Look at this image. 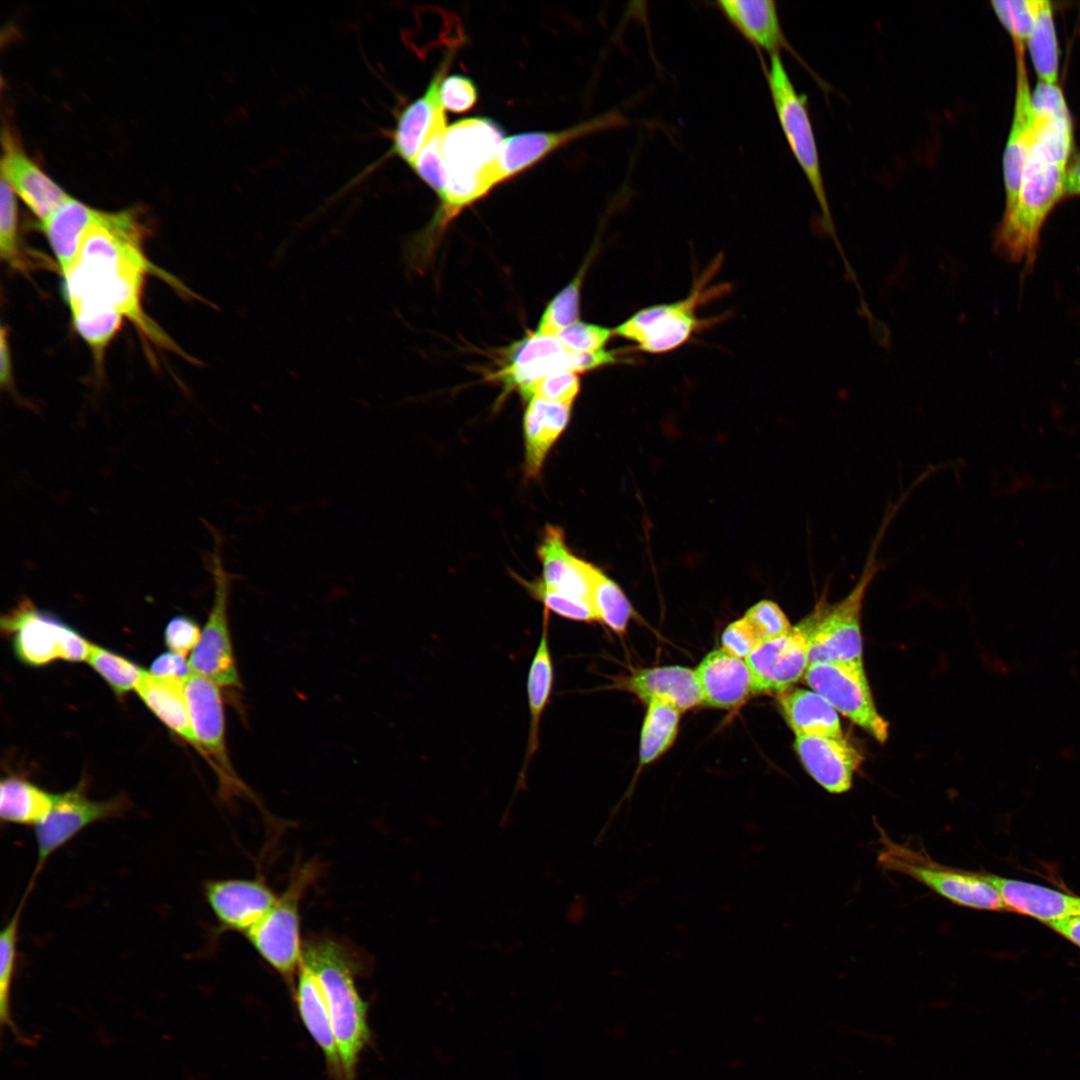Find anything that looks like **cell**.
Here are the masks:
<instances>
[{
    "label": "cell",
    "instance_id": "14",
    "mask_svg": "<svg viewBox=\"0 0 1080 1080\" xmlns=\"http://www.w3.org/2000/svg\"><path fill=\"white\" fill-rule=\"evenodd\" d=\"M127 799L118 796L108 800L89 798L81 786L56 794L49 813L34 826L37 861L36 876L48 858L88 826L121 815L127 809Z\"/></svg>",
    "mask_w": 1080,
    "mask_h": 1080
},
{
    "label": "cell",
    "instance_id": "3",
    "mask_svg": "<svg viewBox=\"0 0 1080 1080\" xmlns=\"http://www.w3.org/2000/svg\"><path fill=\"white\" fill-rule=\"evenodd\" d=\"M504 139L501 127L487 118H467L447 126L443 138L447 184L429 231L445 227L500 184L498 158Z\"/></svg>",
    "mask_w": 1080,
    "mask_h": 1080
},
{
    "label": "cell",
    "instance_id": "24",
    "mask_svg": "<svg viewBox=\"0 0 1080 1080\" xmlns=\"http://www.w3.org/2000/svg\"><path fill=\"white\" fill-rule=\"evenodd\" d=\"M695 674L702 703L710 707L735 708L754 693L752 676L746 661L722 649L707 654Z\"/></svg>",
    "mask_w": 1080,
    "mask_h": 1080
},
{
    "label": "cell",
    "instance_id": "8",
    "mask_svg": "<svg viewBox=\"0 0 1080 1080\" xmlns=\"http://www.w3.org/2000/svg\"><path fill=\"white\" fill-rule=\"evenodd\" d=\"M617 350L577 353L568 350L555 335L529 333L507 351L506 364L491 377L501 381L506 391L519 393L548 375L570 371L583 373L625 362Z\"/></svg>",
    "mask_w": 1080,
    "mask_h": 1080
},
{
    "label": "cell",
    "instance_id": "42",
    "mask_svg": "<svg viewBox=\"0 0 1080 1080\" xmlns=\"http://www.w3.org/2000/svg\"><path fill=\"white\" fill-rule=\"evenodd\" d=\"M446 128V117H444L437 123L410 165V168L437 194L440 200L444 196L447 184L443 157V138Z\"/></svg>",
    "mask_w": 1080,
    "mask_h": 1080
},
{
    "label": "cell",
    "instance_id": "26",
    "mask_svg": "<svg viewBox=\"0 0 1080 1080\" xmlns=\"http://www.w3.org/2000/svg\"><path fill=\"white\" fill-rule=\"evenodd\" d=\"M297 975L296 1003L299 1014L321 1048L330 1074L336 1080H343L331 1013L322 984L303 959Z\"/></svg>",
    "mask_w": 1080,
    "mask_h": 1080
},
{
    "label": "cell",
    "instance_id": "31",
    "mask_svg": "<svg viewBox=\"0 0 1080 1080\" xmlns=\"http://www.w3.org/2000/svg\"><path fill=\"white\" fill-rule=\"evenodd\" d=\"M135 691L168 728L200 751L191 724L183 681L145 671Z\"/></svg>",
    "mask_w": 1080,
    "mask_h": 1080
},
{
    "label": "cell",
    "instance_id": "39",
    "mask_svg": "<svg viewBox=\"0 0 1080 1080\" xmlns=\"http://www.w3.org/2000/svg\"><path fill=\"white\" fill-rule=\"evenodd\" d=\"M21 903L0 933V1019L12 1032L19 1034L12 1019L10 994L17 962V946Z\"/></svg>",
    "mask_w": 1080,
    "mask_h": 1080
},
{
    "label": "cell",
    "instance_id": "2",
    "mask_svg": "<svg viewBox=\"0 0 1080 1080\" xmlns=\"http://www.w3.org/2000/svg\"><path fill=\"white\" fill-rule=\"evenodd\" d=\"M1069 163L1068 159L1033 138L1016 202L1003 214L995 235V248L1011 262L1033 266L1042 227L1054 207L1065 197Z\"/></svg>",
    "mask_w": 1080,
    "mask_h": 1080
},
{
    "label": "cell",
    "instance_id": "40",
    "mask_svg": "<svg viewBox=\"0 0 1080 1080\" xmlns=\"http://www.w3.org/2000/svg\"><path fill=\"white\" fill-rule=\"evenodd\" d=\"M86 661L120 696L135 690L145 673L134 662L93 643Z\"/></svg>",
    "mask_w": 1080,
    "mask_h": 1080
},
{
    "label": "cell",
    "instance_id": "7",
    "mask_svg": "<svg viewBox=\"0 0 1080 1080\" xmlns=\"http://www.w3.org/2000/svg\"><path fill=\"white\" fill-rule=\"evenodd\" d=\"M765 74L788 145L816 197L826 230L835 237L807 97L795 88L780 54L770 55Z\"/></svg>",
    "mask_w": 1080,
    "mask_h": 1080
},
{
    "label": "cell",
    "instance_id": "15",
    "mask_svg": "<svg viewBox=\"0 0 1080 1080\" xmlns=\"http://www.w3.org/2000/svg\"><path fill=\"white\" fill-rule=\"evenodd\" d=\"M191 724L201 754L215 769L223 789L240 791L244 785L231 764L225 740V716L220 686L192 672L184 682Z\"/></svg>",
    "mask_w": 1080,
    "mask_h": 1080
},
{
    "label": "cell",
    "instance_id": "43",
    "mask_svg": "<svg viewBox=\"0 0 1080 1080\" xmlns=\"http://www.w3.org/2000/svg\"><path fill=\"white\" fill-rule=\"evenodd\" d=\"M518 580L534 599L543 604L546 612L550 611L572 621H596L594 610L588 601L548 588L541 579L526 581L518 578Z\"/></svg>",
    "mask_w": 1080,
    "mask_h": 1080
},
{
    "label": "cell",
    "instance_id": "25",
    "mask_svg": "<svg viewBox=\"0 0 1080 1080\" xmlns=\"http://www.w3.org/2000/svg\"><path fill=\"white\" fill-rule=\"evenodd\" d=\"M982 876L997 890L1008 911L1031 916L1045 923L1080 915V897L994 874L982 872Z\"/></svg>",
    "mask_w": 1080,
    "mask_h": 1080
},
{
    "label": "cell",
    "instance_id": "46",
    "mask_svg": "<svg viewBox=\"0 0 1080 1080\" xmlns=\"http://www.w3.org/2000/svg\"><path fill=\"white\" fill-rule=\"evenodd\" d=\"M580 386L577 373L564 371L538 379L520 394L526 400L536 397L572 406L579 394Z\"/></svg>",
    "mask_w": 1080,
    "mask_h": 1080
},
{
    "label": "cell",
    "instance_id": "28",
    "mask_svg": "<svg viewBox=\"0 0 1080 1080\" xmlns=\"http://www.w3.org/2000/svg\"><path fill=\"white\" fill-rule=\"evenodd\" d=\"M721 13L754 46L770 53H794L783 32L773 0H718Z\"/></svg>",
    "mask_w": 1080,
    "mask_h": 1080
},
{
    "label": "cell",
    "instance_id": "49",
    "mask_svg": "<svg viewBox=\"0 0 1080 1080\" xmlns=\"http://www.w3.org/2000/svg\"><path fill=\"white\" fill-rule=\"evenodd\" d=\"M440 98L444 109L450 112L462 113L470 110L475 105L478 93L470 78L455 74L444 78L442 81Z\"/></svg>",
    "mask_w": 1080,
    "mask_h": 1080
},
{
    "label": "cell",
    "instance_id": "51",
    "mask_svg": "<svg viewBox=\"0 0 1080 1080\" xmlns=\"http://www.w3.org/2000/svg\"><path fill=\"white\" fill-rule=\"evenodd\" d=\"M759 642L754 629L744 617L730 623L721 637L722 650L740 659H746Z\"/></svg>",
    "mask_w": 1080,
    "mask_h": 1080
},
{
    "label": "cell",
    "instance_id": "6",
    "mask_svg": "<svg viewBox=\"0 0 1080 1080\" xmlns=\"http://www.w3.org/2000/svg\"><path fill=\"white\" fill-rule=\"evenodd\" d=\"M876 827L881 847L877 862L883 870L904 874L958 906L1008 911L999 893L984 879L982 872L940 864L922 850L893 841L881 826L876 824Z\"/></svg>",
    "mask_w": 1080,
    "mask_h": 1080
},
{
    "label": "cell",
    "instance_id": "32",
    "mask_svg": "<svg viewBox=\"0 0 1080 1080\" xmlns=\"http://www.w3.org/2000/svg\"><path fill=\"white\" fill-rule=\"evenodd\" d=\"M778 696L781 712L796 736L844 738L837 711L818 693L789 688Z\"/></svg>",
    "mask_w": 1080,
    "mask_h": 1080
},
{
    "label": "cell",
    "instance_id": "45",
    "mask_svg": "<svg viewBox=\"0 0 1080 1080\" xmlns=\"http://www.w3.org/2000/svg\"><path fill=\"white\" fill-rule=\"evenodd\" d=\"M990 4L1012 41L1025 43L1034 24L1038 0H994Z\"/></svg>",
    "mask_w": 1080,
    "mask_h": 1080
},
{
    "label": "cell",
    "instance_id": "35",
    "mask_svg": "<svg viewBox=\"0 0 1080 1080\" xmlns=\"http://www.w3.org/2000/svg\"><path fill=\"white\" fill-rule=\"evenodd\" d=\"M647 706L640 735V767L652 763L670 748L680 721L681 711L667 700L652 699Z\"/></svg>",
    "mask_w": 1080,
    "mask_h": 1080
},
{
    "label": "cell",
    "instance_id": "55",
    "mask_svg": "<svg viewBox=\"0 0 1080 1080\" xmlns=\"http://www.w3.org/2000/svg\"><path fill=\"white\" fill-rule=\"evenodd\" d=\"M0 379L2 386H9L11 384V358L8 343L7 331L3 327L1 329V371Z\"/></svg>",
    "mask_w": 1080,
    "mask_h": 1080
},
{
    "label": "cell",
    "instance_id": "50",
    "mask_svg": "<svg viewBox=\"0 0 1080 1080\" xmlns=\"http://www.w3.org/2000/svg\"><path fill=\"white\" fill-rule=\"evenodd\" d=\"M201 635L197 623L183 615L173 617L166 625L164 640L171 652L186 656L196 647Z\"/></svg>",
    "mask_w": 1080,
    "mask_h": 1080
},
{
    "label": "cell",
    "instance_id": "4",
    "mask_svg": "<svg viewBox=\"0 0 1080 1080\" xmlns=\"http://www.w3.org/2000/svg\"><path fill=\"white\" fill-rule=\"evenodd\" d=\"M303 962L324 989L334 1028L343 1080H354L359 1055L369 1039L367 1005L355 983L354 966L345 948L329 938L303 945Z\"/></svg>",
    "mask_w": 1080,
    "mask_h": 1080
},
{
    "label": "cell",
    "instance_id": "36",
    "mask_svg": "<svg viewBox=\"0 0 1080 1080\" xmlns=\"http://www.w3.org/2000/svg\"><path fill=\"white\" fill-rule=\"evenodd\" d=\"M1026 42L1039 81L1055 85L1059 74V46L1050 1L1038 0L1034 24Z\"/></svg>",
    "mask_w": 1080,
    "mask_h": 1080
},
{
    "label": "cell",
    "instance_id": "12",
    "mask_svg": "<svg viewBox=\"0 0 1080 1080\" xmlns=\"http://www.w3.org/2000/svg\"><path fill=\"white\" fill-rule=\"evenodd\" d=\"M707 273L681 300L645 307L613 329L614 335L647 353H666L686 343L701 324L697 307L708 296Z\"/></svg>",
    "mask_w": 1080,
    "mask_h": 1080
},
{
    "label": "cell",
    "instance_id": "37",
    "mask_svg": "<svg viewBox=\"0 0 1080 1080\" xmlns=\"http://www.w3.org/2000/svg\"><path fill=\"white\" fill-rule=\"evenodd\" d=\"M591 603L596 621L616 633L625 632L633 612L632 606L618 584L598 567L592 584Z\"/></svg>",
    "mask_w": 1080,
    "mask_h": 1080
},
{
    "label": "cell",
    "instance_id": "5",
    "mask_svg": "<svg viewBox=\"0 0 1080 1080\" xmlns=\"http://www.w3.org/2000/svg\"><path fill=\"white\" fill-rule=\"evenodd\" d=\"M880 535L869 552L859 580L849 594L839 602L821 601L815 610L797 626L805 635L808 662L863 664L860 619L865 594L879 571L876 548Z\"/></svg>",
    "mask_w": 1080,
    "mask_h": 1080
},
{
    "label": "cell",
    "instance_id": "33",
    "mask_svg": "<svg viewBox=\"0 0 1080 1080\" xmlns=\"http://www.w3.org/2000/svg\"><path fill=\"white\" fill-rule=\"evenodd\" d=\"M548 613H545L539 644L530 663L527 676L529 734L523 770H526L539 746L542 716L550 703L554 683V665L548 642Z\"/></svg>",
    "mask_w": 1080,
    "mask_h": 1080
},
{
    "label": "cell",
    "instance_id": "9",
    "mask_svg": "<svg viewBox=\"0 0 1080 1080\" xmlns=\"http://www.w3.org/2000/svg\"><path fill=\"white\" fill-rule=\"evenodd\" d=\"M1 628L13 636L15 655L31 666H43L58 659L86 661L92 644L28 599L2 617Z\"/></svg>",
    "mask_w": 1080,
    "mask_h": 1080
},
{
    "label": "cell",
    "instance_id": "22",
    "mask_svg": "<svg viewBox=\"0 0 1080 1080\" xmlns=\"http://www.w3.org/2000/svg\"><path fill=\"white\" fill-rule=\"evenodd\" d=\"M3 178L43 223L70 196L51 180L11 139L3 135Z\"/></svg>",
    "mask_w": 1080,
    "mask_h": 1080
},
{
    "label": "cell",
    "instance_id": "10",
    "mask_svg": "<svg viewBox=\"0 0 1080 1080\" xmlns=\"http://www.w3.org/2000/svg\"><path fill=\"white\" fill-rule=\"evenodd\" d=\"M213 534L214 549L210 555V571L214 582V599L200 639L191 652L189 665L193 672L203 675L220 687L241 688L228 622L230 587L234 576L223 565L221 536L216 528L207 525Z\"/></svg>",
    "mask_w": 1080,
    "mask_h": 1080
},
{
    "label": "cell",
    "instance_id": "54",
    "mask_svg": "<svg viewBox=\"0 0 1080 1080\" xmlns=\"http://www.w3.org/2000/svg\"><path fill=\"white\" fill-rule=\"evenodd\" d=\"M1080 196V154H1076L1067 167L1065 197Z\"/></svg>",
    "mask_w": 1080,
    "mask_h": 1080
},
{
    "label": "cell",
    "instance_id": "53",
    "mask_svg": "<svg viewBox=\"0 0 1080 1080\" xmlns=\"http://www.w3.org/2000/svg\"><path fill=\"white\" fill-rule=\"evenodd\" d=\"M1046 924L1080 947V915L1068 916Z\"/></svg>",
    "mask_w": 1080,
    "mask_h": 1080
},
{
    "label": "cell",
    "instance_id": "34",
    "mask_svg": "<svg viewBox=\"0 0 1080 1080\" xmlns=\"http://www.w3.org/2000/svg\"><path fill=\"white\" fill-rule=\"evenodd\" d=\"M56 794L17 776L0 783V817L10 824L36 826L54 805Z\"/></svg>",
    "mask_w": 1080,
    "mask_h": 1080
},
{
    "label": "cell",
    "instance_id": "11",
    "mask_svg": "<svg viewBox=\"0 0 1080 1080\" xmlns=\"http://www.w3.org/2000/svg\"><path fill=\"white\" fill-rule=\"evenodd\" d=\"M313 875L312 866L298 871L276 905L244 934L256 952L286 978L298 973L302 963L299 902Z\"/></svg>",
    "mask_w": 1080,
    "mask_h": 1080
},
{
    "label": "cell",
    "instance_id": "27",
    "mask_svg": "<svg viewBox=\"0 0 1080 1080\" xmlns=\"http://www.w3.org/2000/svg\"><path fill=\"white\" fill-rule=\"evenodd\" d=\"M571 407L536 397L528 400L523 418L527 477L540 475L548 452L569 423Z\"/></svg>",
    "mask_w": 1080,
    "mask_h": 1080
},
{
    "label": "cell",
    "instance_id": "44",
    "mask_svg": "<svg viewBox=\"0 0 1080 1080\" xmlns=\"http://www.w3.org/2000/svg\"><path fill=\"white\" fill-rule=\"evenodd\" d=\"M0 254L11 267L18 270L25 268L19 247L15 193L3 178L0 188Z\"/></svg>",
    "mask_w": 1080,
    "mask_h": 1080
},
{
    "label": "cell",
    "instance_id": "21",
    "mask_svg": "<svg viewBox=\"0 0 1080 1080\" xmlns=\"http://www.w3.org/2000/svg\"><path fill=\"white\" fill-rule=\"evenodd\" d=\"M794 748L805 770L827 792L851 789L862 756L845 738L798 735Z\"/></svg>",
    "mask_w": 1080,
    "mask_h": 1080
},
{
    "label": "cell",
    "instance_id": "48",
    "mask_svg": "<svg viewBox=\"0 0 1080 1080\" xmlns=\"http://www.w3.org/2000/svg\"><path fill=\"white\" fill-rule=\"evenodd\" d=\"M744 618L752 626L760 642L785 635L793 628L781 608L770 600H762L753 605Z\"/></svg>",
    "mask_w": 1080,
    "mask_h": 1080
},
{
    "label": "cell",
    "instance_id": "20",
    "mask_svg": "<svg viewBox=\"0 0 1080 1080\" xmlns=\"http://www.w3.org/2000/svg\"><path fill=\"white\" fill-rule=\"evenodd\" d=\"M449 52L435 71L425 92L409 103L398 115L391 135L387 156H397L409 166L430 137L437 123L445 116L440 87L452 62Z\"/></svg>",
    "mask_w": 1080,
    "mask_h": 1080
},
{
    "label": "cell",
    "instance_id": "52",
    "mask_svg": "<svg viewBox=\"0 0 1080 1080\" xmlns=\"http://www.w3.org/2000/svg\"><path fill=\"white\" fill-rule=\"evenodd\" d=\"M149 672L159 677L173 678L185 682L193 671L185 656L170 651L155 658Z\"/></svg>",
    "mask_w": 1080,
    "mask_h": 1080
},
{
    "label": "cell",
    "instance_id": "17",
    "mask_svg": "<svg viewBox=\"0 0 1080 1080\" xmlns=\"http://www.w3.org/2000/svg\"><path fill=\"white\" fill-rule=\"evenodd\" d=\"M745 661L754 693L779 695L803 678L809 665L805 635L796 625L785 635L759 642Z\"/></svg>",
    "mask_w": 1080,
    "mask_h": 1080
},
{
    "label": "cell",
    "instance_id": "18",
    "mask_svg": "<svg viewBox=\"0 0 1080 1080\" xmlns=\"http://www.w3.org/2000/svg\"><path fill=\"white\" fill-rule=\"evenodd\" d=\"M203 893L220 926L243 934L260 922L279 899L257 879L210 880L204 883Z\"/></svg>",
    "mask_w": 1080,
    "mask_h": 1080
},
{
    "label": "cell",
    "instance_id": "41",
    "mask_svg": "<svg viewBox=\"0 0 1080 1080\" xmlns=\"http://www.w3.org/2000/svg\"><path fill=\"white\" fill-rule=\"evenodd\" d=\"M71 314L79 335L100 356L119 331L124 318L117 311L103 308H82Z\"/></svg>",
    "mask_w": 1080,
    "mask_h": 1080
},
{
    "label": "cell",
    "instance_id": "19",
    "mask_svg": "<svg viewBox=\"0 0 1080 1080\" xmlns=\"http://www.w3.org/2000/svg\"><path fill=\"white\" fill-rule=\"evenodd\" d=\"M1016 60V89L1011 126L1003 153L1005 212L1014 206L1023 167L1033 140L1032 91L1025 61V43L1012 41Z\"/></svg>",
    "mask_w": 1080,
    "mask_h": 1080
},
{
    "label": "cell",
    "instance_id": "38",
    "mask_svg": "<svg viewBox=\"0 0 1080 1080\" xmlns=\"http://www.w3.org/2000/svg\"><path fill=\"white\" fill-rule=\"evenodd\" d=\"M589 263L590 257L574 279L548 303L540 318L536 332L556 335L562 329L579 321L580 290Z\"/></svg>",
    "mask_w": 1080,
    "mask_h": 1080
},
{
    "label": "cell",
    "instance_id": "1",
    "mask_svg": "<svg viewBox=\"0 0 1080 1080\" xmlns=\"http://www.w3.org/2000/svg\"><path fill=\"white\" fill-rule=\"evenodd\" d=\"M141 235L130 211H103L63 275L64 295L71 312L81 308L117 311L148 337L167 345V337L142 309L144 277L153 272V265L143 252Z\"/></svg>",
    "mask_w": 1080,
    "mask_h": 1080
},
{
    "label": "cell",
    "instance_id": "23",
    "mask_svg": "<svg viewBox=\"0 0 1080 1080\" xmlns=\"http://www.w3.org/2000/svg\"><path fill=\"white\" fill-rule=\"evenodd\" d=\"M543 584L566 595L588 601L597 567L577 557L566 544L562 528L547 525L537 547ZM593 608V607H592Z\"/></svg>",
    "mask_w": 1080,
    "mask_h": 1080
},
{
    "label": "cell",
    "instance_id": "13",
    "mask_svg": "<svg viewBox=\"0 0 1080 1080\" xmlns=\"http://www.w3.org/2000/svg\"><path fill=\"white\" fill-rule=\"evenodd\" d=\"M803 679L837 712L857 724L877 741L883 743L887 740L889 724L876 709L863 664H809Z\"/></svg>",
    "mask_w": 1080,
    "mask_h": 1080
},
{
    "label": "cell",
    "instance_id": "30",
    "mask_svg": "<svg viewBox=\"0 0 1080 1080\" xmlns=\"http://www.w3.org/2000/svg\"><path fill=\"white\" fill-rule=\"evenodd\" d=\"M627 687L646 703L667 700L681 712L702 703L695 671L683 666L642 669L628 680Z\"/></svg>",
    "mask_w": 1080,
    "mask_h": 1080
},
{
    "label": "cell",
    "instance_id": "47",
    "mask_svg": "<svg viewBox=\"0 0 1080 1080\" xmlns=\"http://www.w3.org/2000/svg\"><path fill=\"white\" fill-rule=\"evenodd\" d=\"M613 335V329L578 321L562 329L555 336L570 351L594 353L604 350Z\"/></svg>",
    "mask_w": 1080,
    "mask_h": 1080
},
{
    "label": "cell",
    "instance_id": "29",
    "mask_svg": "<svg viewBox=\"0 0 1080 1080\" xmlns=\"http://www.w3.org/2000/svg\"><path fill=\"white\" fill-rule=\"evenodd\" d=\"M102 212L69 197L40 224L62 275L75 262L86 232L99 220Z\"/></svg>",
    "mask_w": 1080,
    "mask_h": 1080
},
{
    "label": "cell",
    "instance_id": "16",
    "mask_svg": "<svg viewBox=\"0 0 1080 1080\" xmlns=\"http://www.w3.org/2000/svg\"><path fill=\"white\" fill-rule=\"evenodd\" d=\"M626 122L620 112L611 111L559 131H535L505 137L498 158L499 181L502 183L518 175L575 139Z\"/></svg>",
    "mask_w": 1080,
    "mask_h": 1080
}]
</instances>
